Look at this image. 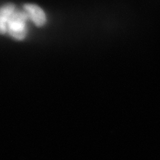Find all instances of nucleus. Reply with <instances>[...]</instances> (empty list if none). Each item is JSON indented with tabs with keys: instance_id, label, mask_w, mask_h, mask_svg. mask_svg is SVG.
Instances as JSON below:
<instances>
[{
	"instance_id": "nucleus-1",
	"label": "nucleus",
	"mask_w": 160,
	"mask_h": 160,
	"mask_svg": "<svg viewBox=\"0 0 160 160\" xmlns=\"http://www.w3.org/2000/svg\"><path fill=\"white\" fill-rule=\"evenodd\" d=\"M28 18V14L24 10H15L7 23V33L15 40H24L28 34L26 22Z\"/></svg>"
},
{
	"instance_id": "nucleus-2",
	"label": "nucleus",
	"mask_w": 160,
	"mask_h": 160,
	"mask_svg": "<svg viewBox=\"0 0 160 160\" xmlns=\"http://www.w3.org/2000/svg\"><path fill=\"white\" fill-rule=\"evenodd\" d=\"M24 10L36 26L42 27L45 24L46 14L40 7L33 4H26L24 6Z\"/></svg>"
},
{
	"instance_id": "nucleus-3",
	"label": "nucleus",
	"mask_w": 160,
	"mask_h": 160,
	"mask_svg": "<svg viewBox=\"0 0 160 160\" xmlns=\"http://www.w3.org/2000/svg\"><path fill=\"white\" fill-rule=\"evenodd\" d=\"M15 6L12 3H8L0 7V34L7 33V23L12 14L14 12Z\"/></svg>"
}]
</instances>
